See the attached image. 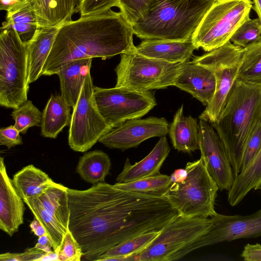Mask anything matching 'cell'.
I'll use <instances>...</instances> for the list:
<instances>
[{"label":"cell","instance_id":"obj_1","mask_svg":"<svg viewBox=\"0 0 261 261\" xmlns=\"http://www.w3.org/2000/svg\"><path fill=\"white\" fill-rule=\"evenodd\" d=\"M67 192L68 228L88 260H97L132 238L159 230L179 215L162 194L123 190L105 182Z\"/></svg>","mask_w":261,"mask_h":261},{"label":"cell","instance_id":"obj_2","mask_svg":"<svg viewBox=\"0 0 261 261\" xmlns=\"http://www.w3.org/2000/svg\"><path fill=\"white\" fill-rule=\"evenodd\" d=\"M134 35L133 26L122 14L112 10L68 20L58 29L42 75L56 74L74 60H105L134 50Z\"/></svg>","mask_w":261,"mask_h":261},{"label":"cell","instance_id":"obj_3","mask_svg":"<svg viewBox=\"0 0 261 261\" xmlns=\"http://www.w3.org/2000/svg\"><path fill=\"white\" fill-rule=\"evenodd\" d=\"M261 123V86L238 79L216 122L211 123L222 141L234 177L247 142Z\"/></svg>","mask_w":261,"mask_h":261},{"label":"cell","instance_id":"obj_4","mask_svg":"<svg viewBox=\"0 0 261 261\" xmlns=\"http://www.w3.org/2000/svg\"><path fill=\"white\" fill-rule=\"evenodd\" d=\"M216 0H154L133 25L142 40H184L191 38Z\"/></svg>","mask_w":261,"mask_h":261},{"label":"cell","instance_id":"obj_5","mask_svg":"<svg viewBox=\"0 0 261 261\" xmlns=\"http://www.w3.org/2000/svg\"><path fill=\"white\" fill-rule=\"evenodd\" d=\"M185 169L186 178L181 182L171 183L162 194L179 215L208 218L215 215V201L219 189L202 160L188 162Z\"/></svg>","mask_w":261,"mask_h":261},{"label":"cell","instance_id":"obj_6","mask_svg":"<svg viewBox=\"0 0 261 261\" xmlns=\"http://www.w3.org/2000/svg\"><path fill=\"white\" fill-rule=\"evenodd\" d=\"M1 31L0 105L14 109L28 100L27 44L14 29Z\"/></svg>","mask_w":261,"mask_h":261},{"label":"cell","instance_id":"obj_7","mask_svg":"<svg viewBox=\"0 0 261 261\" xmlns=\"http://www.w3.org/2000/svg\"><path fill=\"white\" fill-rule=\"evenodd\" d=\"M212 226L208 218L178 215L160 230V234L143 251L129 256L126 261H171L191 252L194 244Z\"/></svg>","mask_w":261,"mask_h":261},{"label":"cell","instance_id":"obj_8","mask_svg":"<svg viewBox=\"0 0 261 261\" xmlns=\"http://www.w3.org/2000/svg\"><path fill=\"white\" fill-rule=\"evenodd\" d=\"M252 7L251 0H216L192 36L197 49L209 52L230 41Z\"/></svg>","mask_w":261,"mask_h":261},{"label":"cell","instance_id":"obj_9","mask_svg":"<svg viewBox=\"0 0 261 261\" xmlns=\"http://www.w3.org/2000/svg\"><path fill=\"white\" fill-rule=\"evenodd\" d=\"M120 55V61L115 69L117 75L115 87L140 92L174 86L184 63L148 58L137 53L136 48Z\"/></svg>","mask_w":261,"mask_h":261},{"label":"cell","instance_id":"obj_10","mask_svg":"<svg viewBox=\"0 0 261 261\" xmlns=\"http://www.w3.org/2000/svg\"><path fill=\"white\" fill-rule=\"evenodd\" d=\"M244 48L236 46L230 41L223 46L195 57L193 62L213 71L216 79L214 96L199 119L214 123L223 109L228 93L238 79Z\"/></svg>","mask_w":261,"mask_h":261},{"label":"cell","instance_id":"obj_11","mask_svg":"<svg viewBox=\"0 0 261 261\" xmlns=\"http://www.w3.org/2000/svg\"><path fill=\"white\" fill-rule=\"evenodd\" d=\"M94 88L90 71L71 114L68 142L75 151H88L112 129L99 112Z\"/></svg>","mask_w":261,"mask_h":261},{"label":"cell","instance_id":"obj_12","mask_svg":"<svg viewBox=\"0 0 261 261\" xmlns=\"http://www.w3.org/2000/svg\"><path fill=\"white\" fill-rule=\"evenodd\" d=\"M94 94L99 112L112 128L127 120L143 117L157 105L154 94L150 91L95 86Z\"/></svg>","mask_w":261,"mask_h":261},{"label":"cell","instance_id":"obj_13","mask_svg":"<svg viewBox=\"0 0 261 261\" xmlns=\"http://www.w3.org/2000/svg\"><path fill=\"white\" fill-rule=\"evenodd\" d=\"M212 226L192 247V252L223 242L261 236V208L249 215H224L216 213L210 217Z\"/></svg>","mask_w":261,"mask_h":261},{"label":"cell","instance_id":"obj_14","mask_svg":"<svg viewBox=\"0 0 261 261\" xmlns=\"http://www.w3.org/2000/svg\"><path fill=\"white\" fill-rule=\"evenodd\" d=\"M200 158L221 191H228L234 179L232 167L221 138L208 122L198 121Z\"/></svg>","mask_w":261,"mask_h":261},{"label":"cell","instance_id":"obj_15","mask_svg":"<svg viewBox=\"0 0 261 261\" xmlns=\"http://www.w3.org/2000/svg\"><path fill=\"white\" fill-rule=\"evenodd\" d=\"M169 124L163 117H148L127 120L112 128L98 141L105 146L122 151L137 147L149 138L166 136Z\"/></svg>","mask_w":261,"mask_h":261},{"label":"cell","instance_id":"obj_16","mask_svg":"<svg viewBox=\"0 0 261 261\" xmlns=\"http://www.w3.org/2000/svg\"><path fill=\"white\" fill-rule=\"evenodd\" d=\"M24 201L8 175L4 158H0V228L12 237L23 222Z\"/></svg>","mask_w":261,"mask_h":261},{"label":"cell","instance_id":"obj_17","mask_svg":"<svg viewBox=\"0 0 261 261\" xmlns=\"http://www.w3.org/2000/svg\"><path fill=\"white\" fill-rule=\"evenodd\" d=\"M174 86L206 106L214 96L216 79L212 70L189 61L182 64Z\"/></svg>","mask_w":261,"mask_h":261},{"label":"cell","instance_id":"obj_18","mask_svg":"<svg viewBox=\"0 0 261 261\" xmlns=\"http://www.w3.org/2000/svg\"><path fill=\"white\" fill-rule=\"evenodd\" d=\"M195 49L192 37L184 40L145 39L136 46L144 56L173 63L189 61Z\"/></svg>","mask_w":261,"mask_h":261},{"label":"cell","instance_id":"obj_19","mask_svg":"<svg viewBox=\"0 0 261 261\" xmlns=\"http://www.w3.org/2000/svg\"><path fill=\"white\" fill-rule=\"evenodd\" d=\"M170 147L166 136L160 138L151 152L142 160L132 164L127 158L117 182H127L160 174L163 163L168 156Z\"/></svg>","mask_w":261,"mask_h":261},{"label":"cell","instance_id":"obj_20","mask_svg":"<svg viewBox=\"0 0 261 261\" xmlns=\"http://www.w3.org/2000/svg\"><path fill=\"white\" fill-rule=\"evenodd\" d=\"M59 28H38L33 37L25 42L29 84L34 82L42 75L44 64Z\"/></svg>","mask_w":261,"mask_h":261},{"label":"cell","instance_id":"obj_21","mask_svg":"<svg viewBox=\"0 0 261 261\" xmlns=\"http://www.w3.org/2000/svg\"><path fill=\"white\" fill-rule=\"evenodd\" d=\"M92 59H83L69 62L56 74L60 79L61 95L72 109L76 105L87 74L90 71Z\"/></svg>","mask_w":261,"mask_h":261},{"label":"cell","instance_id":"obj_22","mask_svg":"<svg viewBox=\"0 0 261 261\" xmlns=\"http://www.w3.org/2000/svg\"><path fill=\"white\" fill-rule=\"evenodd\" d=\"M169 137L173 147L179 151L190 153L199 149L197 120L184 114V106L177 110L169 124Z\"/></svg>","mask_w":261,"mask_h":261},{"label":"cell","instance_id":"obj_23","mask_svg":"<svg viewBox=\"0 0 261 261\" xmlns=\"http://www.w3.org/2000/svg\"><path fill=\"white\" fill-rule=\"evenodd\" d=\"M71 107L61 95H51L42 111L41 135L55 139L63 128L70 125Z\"/></svg>","mask_w":261,"mask_h":261},{"label":"cell","instance_id":"obj_24","mask_svg":"<svg viewBox=\"0 0 261 261\" xmlns=\"http://www.w3.org/2000/svg\"><path fill=\"white\" fill-rule=\"evenodd\" d=\"M80 0H41L34 5L38 28L60 27L78 12Z\"/></svg>","mask_w":261,"mask_h":261},{"label":"cell","instance_id":"obj_25","mask_svg":"<svg viewBox=\"0 0 261 261\" xmlns=\"http://www.w3.org/2000/svg\"><path fill=\"white\" fill-rule=\"evenodd\" d=\"M35 3V0H25L7 11L1 30L14 29L23 41H29L38 28Z\"/></svg>","mask_w":261,"mask_h":261},{"label":"cell","instance_id":"obj_26","mask_svg":"<svg viewBox=\"0 0 261 261\" xmlns=\"http://www.w3.org/2000/svg\"><path fill=\"white\" fill-rule=\"evenodd\" d=\"M12 181L23 200L39 197L55 182L33 165L26 166L16 173Z\"/></svg>","mask_w":261,"mask_h":261},{"label":"cell","instance_id":"obj_27","mask_svg":"<svg viewBox=\"0 0 261 261\" xmlns=\"http://www.w3.org/2000/svg\"><path fill=\"white\" fill-rule=\"evenodd\" d=\"M261 189V151L252 163L234 177L228 190V202L234 206L238 204L251 190Z\"/></svg>","mask_w":261,"mask_h":261},{"label":"cell","instance_id":"obj_28","mask_svg":"<svg viewBox=\"0 0 261 261\" xmlns=\"http://www.w3.org/2000/svg\"><path fill=\"white\" fill-rule=\"evenodd\" d=\"M111 166L108 155L101 150H95L86 152L80 158L76 171L83 180L95 185L105 182Z\"/></svg>","mask_w":261,"mask_h":261},{"label":"cell","instance_id":"obj_29","mask_svg":"<svg viewBox=\"0 0 261 261\" xmlns=\"http://www.w3.org/2000/svg\"><path fill=\"white\" fill-rule=\"evenodd\" d=\"M67 189L55 182L37 198L44 209L66 230L68 229L70 218Z\"/></svg>","mask_w":261,"mask_h":261},{"label":"cell","instance_id":"obj_30","mask_svg":"<svg viewBox=\"0 0 261 261\" xmlns=\"http://www.w3.org/2000/svg\"><path fill=\"white\" fill-rule=\"evenodd\" d=\"M159 234L160 230L150 231L128 239L109 249L97 261H126L128 257L144 250Z\"/></svg>","mask_w":261,"mask_h":261},{"label":"cell","instance_id":"obj_31","mask_svg":"<svg viewBox=\"0 0 261 261\" xmlns=\"http://www.w3.org/2000/svg\"><path fill=\"white\" fill-rule=\"evenodd\" d=\"M237 79L261 86V41L244 48Z\"/></svg>","mask_w":261,"mask_h":261},{"label":"cell","instance_id":"obj_32","mask_svg":"<svg viewBox=\"0 0 261 261\" xmlns=\"http://www.w3.org/2000/svg\"><path fill=\"white\" fill-rule=\"evenodd\" d=\"M24 202L46 230L53 243V250L58 252L67 230L42 206L37 198L23 199Z\"/></svg>","mask_w":261,"mask_h":261},{"label":"cell","instance_id":"obj_33","mask_svg":"<svg viewBox=\"0 0 261 261\" xmlns=\"http://www.w3.org/2000/svg\"><path fill=\"white\" fill-rule=\"evenodd\" d=\"M171 184L170 176L158 174L153 176L127 182H116L114 185L126 191L144 193L163 194Z\"/></svg>","mask_w":261,"mask_h":261},{"label":"cell","instance_id":"obj_34","mask_svg":"<svg viewBox=\"0 0 261 261\" xmlns=\"http://www.w3.org/2000/svg\"><path fill=\"white\" fill-rule=\"evenodd\" d=\"M42 112L29 100H27L17 108L13 109L11 116L15 120L14 126L24 134L32 126L41 124Z\"/></svg>","mask_w":261,"mask_h":261},{"label":"cell","instance_id":"obj_35","mask_svg":"<svg viewBox=\"0 0 261 261\" xmlns=\"http://www.w3.org/2000/svg\"><path fill=\"white\" fill-rule=\"evenodd\" d=\"M230 41L242 48L261 41V22L259 19L248 18L234 32Z\"/></svg>","mask_w":261,"mask_h":261},{"label":"cell","instance_id":"obj_36","mask_svg":"<svg viewBox=\"0 0 261 261\" xmlns=\"http://www.w3.org/2000/svg\"><path fill=\"white\" fill-rule=\"evenodd\" d=\"M154 0H118L116 7L132 25L149 10Z\"/></svg>","mask_w":261,"mask_h":261},{"label":"cell","instance_id":"obj_37","mask_svg":"<svg viewBox=\"0 0 261 261\" xmlns=\"http://www.w3.org/2000/svg\"><path fill=\"white\" fill-rule=\"evenodd\" d=\"M59 261H80L83 256L82 248L69 228L58 248Z\"/></svg>","mask_w":261,"mask_h":261},{"label":"cell","instance_id":"obj_38","mask_svg":"<svg viewBox=\"0 0 261 261\" xmlns=\"http://www.w3.org/2000/svg\"><path fill=\"white\" fill-rule=\"evenodd\" d=\"M261 151V123L248 139L241 162V171L246 169Z\"/></svg>","mask_w":261,"mask_h":261},{"label":"cell","instance_id":"obj_39","mask_svg":"<svg viewBox=\"0 0 261 261\" xmlns=\"http://www.w3.org/2000/svg\"><path fill=\"white\" fill-rule=\"evenodd\" d=\"M118 0H80L79 11L81 16L107 12L116 7Z\"/></svg>","mask_w":261,"mask_h":261},{"label":"cell","instance_id":"obj_40","mask_svg":"<svg viewBox=\"0 0 261 261\" xmlns=\"http://www.w3.org/2000/svg\"><path fill=\"white\" fill-rule=\"evenodd\" d=\"M46 253L35 247L28 248L22 253L6 252L0 255L1 261H29L37 260Z\"/></svg>","mask_w":261,"mask_h":261},{"label":"cell","instance_id":"obj_41","mask_svg":"<svg viewBox=\"0 0 261 261\" xmlns=\"http://www.w3.org/2000/svg\"><path fill=\"white\" fill-rule=\"evenodd\" d=\"M22 144L20 132L14 126L10 125L0 129V145L11 148Z\"/></svg>","mask_w":261,"mask_h":261},{"label":"cell","instance_id":"obj_42","mask_svg":"<svg viewBox=\"0 0 261 261\" xmlns=\"http://www.w3.org/2000/svg\"><path fill=\"white\" fill-rule=\"evenodd\" d=\"M241 256L246 261H261V244H247Z\"/></svg>","mask_w":261,"mask_h":261},{"label":"cell","instance_id":"obj_43","mask_svg":"<svg viewBox=\"0 0 261 261\" xmlns=\"http://www.w3.org/2000/svg\"><path fill=\"white\" fill-rule=\"evenodd\" d=\"M35 247L45 253H49L54 251L52 249H53V241L47 233L38 237V242Z\"/></svg>","mask_w":261,"mask_h":261},{"label":"cell","instance_id":"obj_44","mask_svg":"<svg viewBox=\"0 0 261 261\" xmlns=\"http://www.w3.org/2000/svg\"><path fill=\"white\" fill-rule=\"evenodd\" d=\"M30 227L31 231L38 237L47 233L46 230L43 225L35 217L33 221L30 223Z\"/></svg>","mask_w":261,"mask_h":261},{"label":"cell","instance_id":"obj_45","mask_svg":"<svg viewBox=\"0 0 261 261\" xmlns=\"http://www.w3.org/2000/svg\"><path fill=\"white\" fill-rule=\"evenodd\" d=\"M187 175L185 169H178L174 171L170 176L171 183L179 182L183 181Z\"/></svg>","mask_w":261,"mask_h":261},{"label":"cell","instance_id":"obj_46","mask_svg":"<svg viewBox=\"0 0 261 261\" xmlns=\"http://www.w3.org/2000/svg\"><path fill=\"white\" fill-rule=\"evenodd\" d=\"M25 0H0L1 10L8 11Z\"/></svg>","mask_w":261,"mask_h":261},{"label":"cell","instance_id":"obj_47","mask_svg":"<svg viewBox=\"0 0 261 261\" xmlns=\"http://www.w3.org/2000/svg\"><path fill=\"white\" fill-rule=\"evenodd\" d=\"M45 260H58V253L55 251L49 253H46L40 258H39L37 261H45Z\"/></svg>","mask_w":261,"mask_h":261},{"label":"cell","instance_id":"obj_48","mask_svg":"<svg viewBox=\"0 0 261 261\" xmlns=\"http://www.w3.org/2000/svg\"><path fill=\"white\" fill-rule=\"evenodd\" d=\"M252 8L256 13L258 18L261 22V0H252Z\"/></svg>","mask_w":261,"mask_h":261},{"label":"cell","instance_id":"obj_49","mask_svg":"<svg viewBox=\"0 0 261 261\" xmlns=\"http://www.w3.org/2000/svg\"><path fill=\"white\" fill-rule=\"evenodd\" d=\"M41 0H35V5H39L40 2H41Z\"/></svg>","mask_w":261,"mask_h":261}]
</instances>
